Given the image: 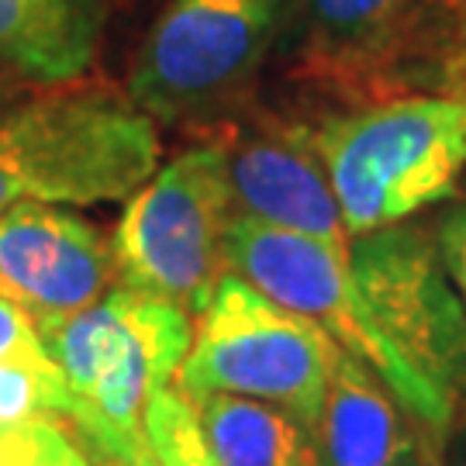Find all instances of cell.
<instances>
[{"label":"cell","instance_id":"22","mask_svg":"<svg viewBox=\"0 0 466 466\" xmlns=\"http://www.w3.org/2000/svg\"><path fill=\"white\" fill-rule=\"evenodd\" d=\"M460 4H463V7H466V0H460Z\"/></svg>","mask_w":466,"mask_h":466},{"label":"cell","instance_id":"15","mask_svg":"<svg viewBox=\"0 0 466 466\" xmlns=\"http://www.w3.org/2000/svg\"><path fill=\"white\" fill-rule=\"evenodd\" d=\"M32 421H66L69 387L49 356L0 360V429Z\"/></svg>","mask_w":466,"mask_h":466},{"label":"cell","instance_id":"13","mask_svg":"<svg viewBox=\"0 0 466 466\" xmlns=\"http://www.w3.org/2000/svg\"><path fill=\"white\" fill-rule=\"evenodd\" d=\"M107 0H0V69L59 86L97 56Z\"/></svg>","mask_w":466,"mask_h":466},{"label":"cell","instance_id":"7","mask_svg":"<svg viewBox=\"0 0 466 466\" xmlns=\"http://www.w3.org/2000/svg\"><path fill=\"white\" fill-rule=\"evenodd\" d=\"M235 221L232 184L221 142L173 156L138 187L117 221L115 269L121 283L180 304L198 318L225 263V238Z\"/></svg>","mask_w":466,"mask_h":466},{"label":"cell","instance_id":"21","mask_svg":"<svg viewBox=\"0 0 466 466\" xmlns=\"http://www.w3.org/2000/svg\"><path fill=\"white\" fill-rule=\"evenodd\" d=\"M90 466H159L152 450H138L132 456H86Z\"/></svg>","mask_w":466,"mask_h":466},{"label":"cell","instance_id":"14","mask_svg":"<svg viewBox=\"0 0 466 466\" xmlns=\"http://www.w3.org/2000/svg\"><path fill=\"white\" fill-rule=\"evenodd\" d=\"M200 435L221 466H315L311 429L277 404L190 394Z\"/></svg>","mask_w":466,"mask_h":466},{"label":"cell","instance_id":"5","mask_svg":"<svg viewBox=\"0 0 466 466\" xmlns=\"http://www.w3.org/2000/svg\"><path fill=\"white\" fill-rule=\"evenodd\" d=\"M173 387L180 394H235L277 404L308 429L321 415L339 346L232 269L200 311Z\"/></svg>","mask_w":466,"mask_h":466},{"label":"cell","instance_id":"11","mask_svg":"<svg viewBox=\"0 0 466 466\" xmlns=\"http://www.w3.org/2000/svg\"><path fill=\"white\" fill-rule=\"evenodd\" d=\"M435 0H287L283 35L300 69L352 94L400 84L404 63L429 32Z\"/></svg>","mask_w":466,"mask_h":466},{"label":"cell","instance_id":"4","mask_svg":"<svg viewBox=\"0 0 466 466\" xmlns=\"http://www.w3.org/2000/svg\"><path fill=\"white\" fill-rule=\"evenodd\" d=\"M287 0H169L135 56L128 100L163 125L225 128L246 115Z\"/></svg>","mask_w":466,"mask_h":466},{"label":"cell","instance_id":"1","mask_svg":"<svg viewBox=\"0 0 466 466\" xmlns=\"http://www.w3.org/2000/svg\"><path fill=\"white\" fill-rule=\"evenodd\" d=\"M38 335L69 387V429L80 450L86 456L149 450L146 404L177 380L194 342L184 308L117 283L97 304Z\"/></svg>","mask_w":466,"mask_h":466},{"label":"cell","instance_id":"18","mask_svg":"<svg viewBox=\"0 0 466 466\" xmlns=\"http://www.w3.org/2000/svg\"><path fill=\"white\" fill-rule=\"evenodd\" d=\"M35 356H49L35 321L17 304L0 298V360H35Z\"/></svg>","mask_w":466,"mask_h":466},{"label":"cell","instance_id":"2","mask_svg":"<svg viewBox=\"0 0 466 466\" xmlns=\"http://www.w3.org/2000/svg\"><path fill=\"white\" fill-rule=\"evenodd\" d=\"M318 149L346 232H380L450 198L466 169L463 94H394L325 117Z\"/></svg>","mask_w":466,"mask_h":466},{"label":"cell","instance_id":"19","mask_svg":"<svg viewBox=\"0 0 466 466\" xmlns=\"http://www.w3.org/2000/svg\"><path fill=\"white\" fill-rule=\"evenodd\" d=\"M435 246H439L442 267H446L452 287L463 298L466 308V204H456L452 211L442 215L439 232H435Z\"/></svg>","mask_w":466,"mask_h":466},{"label":"cell","instance_id":"12","mask_svg":"<svg viewBox=\"0 0 466 466\" xmlns=\"http://www.w3.org/2000/svg\"><path fill=\"white\" fill-rule=\"evenodd\" d=\"M442 435L400 404L356 356L339 352L311 425L315 466H439Z\"/></svg>","mask_w":466,"mask_h":466},{"label":"cell","instance_id":"20","mask_svg":"<svg viewBox=\"0 0 466 466\" xmlns=\"http://www.w3.org/2000/svg\"><path fill=\"white\" fill-rule=\"evenodd\" d=\"M35 466H90V460H86V452L80 450V442L69 435L66 446H59L49 460H42V463H35Z\"/></svg>","mask_w":466,"mask_h":466},{"label":"cell","instance_id":"16","mask_svg":"<svg viewBox=\"0 0 466 466\" xmlns=\"http://www.w3.org/2000/svg\"><path fill=\"white\" fill-rule=\"evenodd\" d=\"M146 439L159 466H221L204 442L194 404L173 383L156 390L146 404Z\"/></svg>","mask_w":466,"mask_h":466},{"label":"cell","instance_id":"3","mask_svg":"<svg viewBox=\"0 0 466 466\" xmlns=\"http://www.w3.org/2000/svg\"><path fill=\"white\" fill-rule=\"evenodd\" d=\"M156 167V121L128 97L86 90L38 100L0 121V215L21 204L121 200Z\"/></svg>","mask_w":466,"mask_h":466},{"label":"cell","instance_id":"6","mask_svg":"<svg viewBox=\"0 0 466 466\" xmlns=\"http://www.w3.org/2000/svg\"><path fill=\"white\" fill-rule=\"evenodd\" d=\"M225 263L287 311L308 318L342 352L380 377L390 394L439 435L450 432L456 404L418 373L404 352L383 335L350 259L315 238L280 232L249 218H235L225 238Z\"/></svg>","mask_w":466,"mask_h":466},{"label":"cell","instance_id":"9","mask_svg":"<svg viewBox=\"0 0 466 466\" xmlns=\"http://www.w3.org/2000/svg\"><path fill=\"white\" fill-rule=\"evenodd\" d=\"M235 218L315 238L350 259L352 235L318 149V125L290 117L238 115L221 128Z\"/></svg>","mask_w":466,"mask_h":466},{"label":"cell","instance_id":"17","mask_svg":"<svg viewBox=\"0 0 466 466\" xmlns=\"http://www.w3.org/2000/svg\"><path fill=\"white\" fill-rule=\"evenodd\" d=\"M66 421H32L17 429H0V466H35L66 446Z\"/></svg>","mask_w":466,"mask_h":466},{"label":"cell","instance_id":"8","mask_svg":"<svg viewBox=\"0 0 466 466\" xmlns=\"http://www.w3.org/2000/svg\"><path fill=\"white\" fill-rule=\"evenodd\" d=\"M350 269L383 335L452 404L466 398V308L435 235L425 225H390L356 235Z\"/></svg>","mask_w":466,"mask_h":466},{"label":"cell","instance_id":"10","mask_svg":"<svg viewBox=\"0 0 466 466\" xmlns=\"http://www.w3.org/2000/svg\"><path fill=\"white\" fill-rule=\"evenodd\" d=\"M115 252L80 215L21 204L0 215V298L52 329L107 294Z\"/></svg>","mask_w":466,"mask_h":466}]
</instances>
